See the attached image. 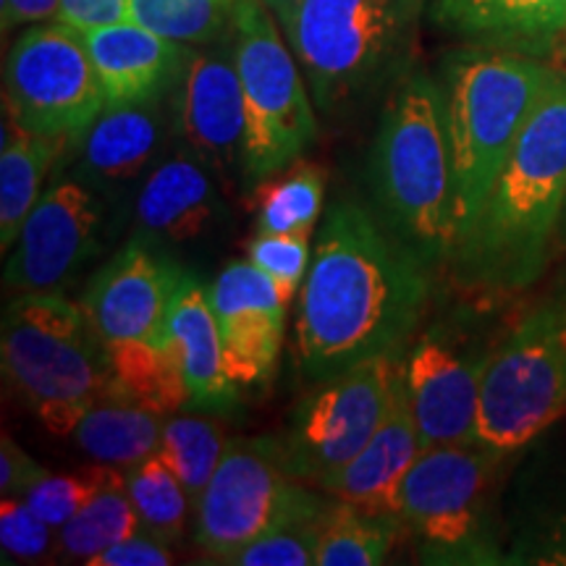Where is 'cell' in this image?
Listing matches in <instances>:
<instances>
[{
	"label": "cell",
	"instance_id": "obj_35",
	"mask_svg": "<svg viewBox=\"0 0 566 566\" xmlns=\"http://www.w3.org/2000/svg\"><path fill=\"white\" fill-rule=\"evenodd\" d=\"M310 239H313V233L258 231L247 244V260L258 265L279 286L286 304L300 292L304 279H307L310 263H313Z\"/></svg>",
	"mask_w": 566,
	"mask_h": 566
},
{
	"label": "cell",
	"instance_id": "obj_10",
	"mask_svg": "<svg viewBox=\"0 0 566 566\" xmlns=\"http://www.w3.org/2000/svg\"><path fill=\"white\" fill-rule=\"evenodd\" d=\"M331 506L334 495L289 478L281 438H229L221 464L195 506V543L216 562L229 564L281 522L321 516Z\"/></svg>",
	"mask_w": 566,
	"mask_h": 566
},
{
	"label": "cell",
	"instance_id": "obj_33",
	"mask_svg": "<svg viewBox=\"0 0 566 566\" xmlns=\"http://www.w3.org/2000/svg\"><path fill=\"white\" fill-rule=\"evenodd\" d=\"M336 501V499H334ZM331 512V509H328ZM321 516H294L281 522L250 546L229 558L231 566H313L317 564V546H321L323 522Z\"/></svg>",
	"mask_w": 566,
	"mask_h": 566
},
{
	"label": "cell",
	"instance_id": "obj_22",
	"mask_svg": "<svg viewBox=\"0 0 566 566\" xmlns=\"http://www.w3.org/2000/svg\"><path fill=\"white\" fill-rule=\"evenodd\" d=\"M168 134L163 101L111 105L76 142L80 176L97 192H116L150 166Z\"/></svg>",
	"mask_w": 566,
	"mask_h": 566
},
{
	"label": "cell",
	"instance_id": "obj_5",
	"mask_svg": "<svg viewBox=\"0 0 566 566\" xmlns=\"http://www.w3.org/2000/svg\"><path fill=\"white\" fill-rule=\"evenodd\" d=\"M428 0H302L283 27L317 113L346 118L409 74Z\"/></svg>",
	"mask_w": 566,
	"mask_h": 566
},
{
	"label": "cell",
	"instance_id": "obj_30",
	"mask_svg": "<svg viewBox=\"0 0 566 566\" xmlns=\"http://www.w3.org/2000/svg\"><path fill=\"white\" fill-rule=\"evenodd\" d=\"M126 472V491H129L132 506L137 512L139 533L155 537V541L176 546L187 530L189 501L181 480L174 475V470L163 462L160 454H155L145 462L129 467Z\"/></svg>",
	"mask_w": 566,
	"mask_h": 566
},
{
	"label": "cell",
	"instance_id": "obj_40",
	"mask_svg": "<svg viewBox=\"0 0 566 566\" xmlns=\"http://www.w3.org/2000/svg\"><path fill=\"white\" fill-rule=\"evenodd\" d=\"M61 0H0V17L3 30L11 32L24 24H40V21L59 17Z\"/></svg>",
	"mask_w": 566,
	"mask_h": 566
},
{
	"label": "cell",
	"instance_id": "obj_8",
	"mask_svg": "<svg viewBox=\"0 0 566 566\" xmlns=\"http://www.w3.org/2000/svg\"><path fill=\"white\" fill-rule=\"evenodd\" d=\"M566 415V304L535 307L488 354L478 443L514 454Z\"/></svg>",
	"mask_w": 566,
	"mask_h": 566
},
{
	"label": "cell",
	"instance_id": "obj_17",
	"mask_svg": "<svg viewBox=\"0 0 566 566\" xmlns=\"http://www.w3.org/2000/svg\"><path fill=\"white\" fill-rule=\"evenodd\" d=\"M483 359H470L441 331H428L405 354V384L422 451L478 441Z\"/></svg>",
	"mask_w": 566,
	"mask_h": 566
},
{
	"label": "cell",
	"instance_id": "obj_20",
	"mask_svg": "<svg viewBox=\"0 0 566 566\" xmlns=\"http://www.w3.org/2000/svg\"><path fill=\"white\" fill-rule=\"evenodd\" d=\"M438 30L470 48L546 59L566 30V0H428Z\"/></svg>",
	"mask_w": 566,
	"mask_h": 566
},
{
	"label": "cell",
	"instance_id": "obj_1",
	"mask_svg": "<svg viewBox=\"0 0 566 566\" xmlns=\"http://www.w3.org/2000/svg\"><path fill=\"white\" fill-rule=\"evenodd\" d=\"M428 263L357 202H336L317 237L296 313V357L325 380L405 354L428 304Z\"/></svg>",
	"mask_w": 566,
	"mask_h": 566
},
{
	"label": "cell",
	"instance_id": "obj_13",
	"mask_svg": "<svg viewBox=\"0 0 566 566\" xmlns=\"http://www.w3.org/2000/svg\"><path fill=\"white\" fill-rule=\"evenodd\" d=\"M103 223L105 205L87 181H53L6 258L3 286L13 294L59 289L101 252Z\"/></svg>",
	"mask_w": 566,
	"mask_h": 566
},
{
	"label": "cell",
	"instance_id": "obj_31",
	"mask_svg": "<svg viewBox=\"0 0 566 566\" xmlns=\"http://www.w3.org/2000/svg\"><path fill=\"white\" fill-rule=\"evenodd\" d=\"M226 446H229V438H226L223 428L208 417L176 415L166 420L158 454L181 480L184 491L192 501V509L200 504L212 472L221 464Z\"/></svg>",
	"mask_w": 566,
	"mask_h": 566
},
{
	"label": "cell",
	"instance_id": "obj_4",
	"mask_svg": "<svg viewBox=\"0 0 566 566\" xmlns=\"http://www.w3.org/2000/svg\"><path fill=\"white\" fill-rule=\"evenodd\" d=\"M556 71L533 55L485 48H470L446 59L441 90L454 168L457 244L478 221L516 139L556 80Z\"/></svg>",
	"mask_w": 566,
	"mask_h": 566
},
{
	"label": "cell",
	"instance_id": "obj_11",
	"mask_svg": "<svg viewBox=\"0 0 566 566\" xmlns=\"http://www.w3.org/2000/svg\"><path fill=\"white\" fill-rule=\"evenodd\" d=\"M405 354H380L317 386L296 405L283 443L289 478L321 488L352 462L391 407Z\"/></svg>",
	"mask_w": 566,
	"mask_h": 566
},
{
	"label": "cell",
	"instance_id": "obj_38",
	"mask_svg": "<svg viewBox=\"0 0 566 566\" xmlns=\"http://www.w3.org/2000/svg\"><path fill=\"white\" fill-rule=\"evenodd\" d=\"M45 475V467L34 462L11 436L0 438V493L24 499V493Z\"/></svg>",
	"mask_w": 566,
	"mask_h": 566
},
{
	"label": "cell",
	"instance_id": "obj_29",
	"mask_svg": "<svg viewBox=\"0 0 566 566\" xmlns=\"http://www.w3.org/2000/svg\"><path fill=\"white\" fill-rule=\"evenodd\" d=\"M325 171L313 160H294L271 179L254 184L252 210L258 231L313 233L323 212Z\"/></svg>",
	"mask_w": 566,
	"mask_h": 566
},
{
	"label": "cell",
	"instance_id": "obj_12",
	"mask_svg": "<svg viewBox=\"0 0 566 566\" xmlns=\"http://www.w3.org/2000/svg\"><path fill=\"white\" fill-rule=\"evenodd\" d=\"M103 108L82 32L55 21L19 34L6 55L3 111L24 129L76 145Z\"/></svg>",
	"mask_w": 566,
	"mask_h": 566
},
{
	"label": "cell",
	"instance_id": "obj_28",
	"mask_svg": "<svg viewBox=\"0 0 566 566\" xmlns=\"http://www.w3.org/2000/svg\"><path fill=\"white\" fill-rule=\"evenodd\" d=\"M113 399L171 415L189 407V386L171 344L132 342L111 346Z\"/></svg>",
	"mask_w": 566,
	"mask_h": 566
},
{
	"label": "cell",
	"instance_id": "obj_39",
	"mask_svg": "<svg viewBox=\"0 0 566 566\" xmlns=\"http://www.w3.org/2000/svg\"><path fill=\"white\" fill-rule=\"evenodd\" d=\"M174 564L171 546L155 541V537L137 533L116 543L101 556H95L90 566H168Z\"/></svg>",
	"mask_w": 566,
	"mask_h": 566
},
{
	"label": "cell",
	"instance_id": "obj_14",
	"mask_svg": "<svg viewBox=\"0 0 566 566\" xmlns=\"http://www.w3.org/2000/svg\"><path fill=\"white\" fill-rule=\"evenodd\" d=\"M184 273L163 247L132 239L84 289L82 307L105 349L118 344H168V310Z\"/></svg>",
	"mask_w": 566,
	"mask_h": 566
},
{
	"label": "cell",
	"instance_id": "obj_19",
	"mask_svg": "<svg viewBox=\"0 0 566 566\" xmlns=\"http://www.w3.org/2000/svg\"><path fill=\"white\" fill-rule=\"evenodd\" d=\"M212 176L187 147L155 166L134 205V239L168 247L205 237L221 216V197Z\"/></svg>",
	"mask_w": 566,
	"mask_h": 566
},
{
	"label": "cell",
	"instance_id": "obj_16",
	"mask_svg": "<svg viewBox=\"0 0 566 566\" xmlns=\"http://www.w3.org/2000/svg\"><path fill=\"white\" fill-rule=\"evenodd\" d=\"M226 370L239 388L268 386L279 367L286 300L250 260H231L208 286Z\"/></svg>",
	"mask_w": 566,
	"mask_h": 566
},
{
	"label": "cell",
	"instance_id": "obj_3",
	"mask_svg": "<svg viewBox=\"0 0 566 566\" xmlns=\"http://www.w3.org/2000/svg\"><path fill=\"white\" fill-rule=\"evenodd\" d=\"M370 189L384 223L424 263L451 258L457 212L443 90L420 71L396 84L380 113Z\"/></svg>",
	"mask_w": 566,
	"mask_h": 566
},
{
	"label": "cell",
	"instance_id": "obj_15",
	"mask_svg": "<svg viewBox=\"0 0 566 566\" xmlns=\"http://www.w3.org/2000/svg\"><path fill=\"white\" fill-rule=\"evenodd\" d=\"M174 124L184 147L212 174L223 179L242 174L247 111L231 53V34L223 51H192L174 90Z\"/></svg>",
	"mask_w": 566,
	"mask_h": 566
},
{
	"label": "cell",
	"instance_id": "obj_6",
	"mask_svg": "<svg viewBox=\"0 0 566 566\" xmlns=\"http://www.w3.org/2000/svg\"><path fill=\"white\" fill-rule=\"evenodd\" d=\"M3 375L13 394L55 436L113 399L111 354L82 304L59 289L17 294L3 310Z\"/></svg>",
	"mask_w": 566,
	"mask_h": 566
},
{
	"label": "cell",
	"instance_id": "obj_42",
	"mask_svg": "<svg viewBox=\"0 0 566 566\" xmlns=\"http://www.w3.org/2000/svg\"><path fill=\"white\" fill-rule=\"evenodd\" d=\"M263 3L271 9L275 21H279L281 27H286L289 21L294 19V13H296V9H300L302 0H263Z\"/></svg>",
	"mask_w": 566,
	"mask_h": 566
},
{
	"label": "cell",
	"instance_id": "obj_34",
	"mask_svg": "<svg viewBox=\"0 0 566 566\" xmlns=\"http://www.w3.org/2000/svg\"><path fill=\"white\" fill-rule=\"evenodd\" d=\"M32 512L24 499L3 495L0 504V548L3 564L59 562V533Z\"/></svg>",
	"mask_w": 566,
	"mask_h": 566
},
{
	"label": "cell",
	"instance_id": "obj_25",
	"mask_svg": "<svg viewBox=\"0 0 566 566\" xmlns=\"http://www.w3.org/2000/svg\"><path fill=\"white\" fill-rule=\"evenodd\" d=\"M163 428H166V415L150 412L124 399H105L82 417L71 436L97 464L129 470L158 454Z\"/></svg>",
	"mask_w": 566,
	"mask_h": 566
},
{
	"label": "cell",
	"instance_id": "obj_44",
	"mask_svg": "<svg viewBox=\"0 0 566 566\" xmlns=\"http://www.w3.org/2000/svg\"><path fill=\"white\" fill-rule=\"evenodd\" d=\"M564 223H566V210H564Z\"/></svg>",
	"mask_w": 566,
	"mask_h": 566
},
{
	"label": "cell",
	"instance_id": "obj_26",
	"mask_svg": "<svg viewBox=\"0 0 566 566\" xmlns=\"http://www.w3.org/2000/svg\"><path fill=\"white\" fill-rule=\"evenodd\" d=\"M405 530L394 509L336 499L323 522L317 566L386 564Z\"/></svg>",
	"mask_w": 566,
	"mask_h": 566
},
{
	"label": "cell",
	"instance_id": "obj_18",
	"mask_svg": "<svg viewBox=\"0 0 566 566\" xmlns=\"http://www.w3.org/2000/svg\"><path fill=\"white\" fill-rule=\"evenodd\" d=\"M82 38L103 87L105 108L166 101L192 59L189 45L160 38L132 19L82 32Z\"/></svg>",
	"mask_w": 566,
	"mask_h": 566
},
{
	"label": "cell",
	"instance_id": "obj_2",
	"mask_svg": "<svg viewBox=\"0 0 566 566\" xmlns=\"http://www.w3.org/2000/svg\"><path fill=\"white\" fill-rule=\"evenodd\" d=\"M566 210V71H556L478 221L451 252L459 279L522 292L546 271Z\"/></svg>",
	"mask_w": 566,
	"mask_h": 566
},
{
	"label": "cell",
	"instance_id": "obj_27",
	"mask_svg": "<svg viewBox=\"0 0 566 566\" xmlns=\"http://www.w3.org/2000/svg\"><path fill=\"white\" fill-rule=\"evenodd\" d=\"M137 533L139 520L126 491V472L103 464L101 488L59 527V562L90 564L103 551Z\"/></svg>",
	"mask_w": 566,
	"mask_h": 566
},
{
	"label": "cell",
	"instance_id": "obj_9",
	"mask_svg": "<svg viewBox=\"0 0 566 566\" xmlns=\"http://www.w3.org/2000/svg\"><path fill=\"white\" fill-rule=\"evenodd\" d=\"M506 454L483 443L424 449L396 488L391 509L415 535L422 562L491 564L488 501Z\"/></svg>",
	"mask_w": 566,
	"mask_h": 566
},
{
	"label": "cell",
	"instance_id": "obj_32",
	"mask_svg": "<svg viewBox=\"0 0 566 566\" xmlns=\"http://www.w3.org/2000/svg\"><path fill=\"white\" fill-rule=\"evenodd\" d=\"M237 0H129V19L181 45L229 40Z\"/></svg>",
	"mask_w": 566,
	"mask_h": 566
},
{
	"label": "cell",
	"instance_id": "obj_36",
	"mask_svg": "<svg viewBox=\"0 0 566 566\" xmlns=\"http://www.w3.org/2000/svg\"><path fill=\"white\" fill-rule=\"evenodd\" d=\"M101 480L103 464L87 467L80 475H45L24 493V501L34 514L59 530L95 495Z\"/></svg>",
	"mask_w": 566,
	"mask_h": 566
},
{
	"label": "cell",
	"instance_id": "obj_24",
	"mask_svg": "<svg viewBox=\"0 0 566 566\" xmlns=\"http://www.w3.org/2000/svg\"><path fill=\"white\" fill-rule=\"evenodd\" d=\"M69 147V139L34 134L3 111V134H0V250L3 252H9L17 242L21 226L40 200L42 181Z\"/></svg>",
	"mask_w": 566,
	"mask_h": 566
},
{
	"label": "cell",
	"instance_id": "obj_41",
	"mask_svg": "<svg viewBox=\"0 0 566 566\" xmlns=\"http://www.w3.org/2000/svg\"><path fill=\"white\" fill-rule=\"evenodd\" d=\"M522 562L566 566V514L548 530H543V535L537 537L535 546L527 551V558H522Z\"/></svg>",
	"mask_w": 566,
	"mask_h": 566
},
{
	"label": "cell",
	"instance_id": "obj_37",
	"mask_svg": "<svg viewBox=\"0 0 566 566\" xmlns=\"http://www.w3.org/2000/svg\"><path fill=\"white\" fill-rule=\"evenodd\" d=\"M55 21L76 32L103 30L129 21V0H61Z\"/></svg>",
	"mask_w": 566,
	"mask_h": 566
},
{
	"label": "cell",
	"instance_id": "obj_7",
	"mask_svg": "<svg viewBox=\"0 0 566 566\" xmlns=\"http://www.w3.org/2000/svg\"><path fill=\"white\" fill-rule=\"evenodd\" d=\"M279 27L263 0H237L231 53L244 92L247 184L271 179L300 160L317 139L313 95Z\"/></svg>",
	"mask_w": 566,
	"mask_h": 566
},
{
	"label": "cell",
	"instance_id": "obj_21",
	"mask_svg": "<svg viewBox=\"0 0 566 566\" xmlns=\"http://www.w3.org/2000/svg\"><path fill=\"white\" fill-rule=\"evenodd\" d=\"M168 344L189 386V407L233 412L239 405V386L226 370L221 331L212 315L208 286H202L195 273H184L168 310Z\"/></svg>",
	"mask_w": 566,
	"mask_h": 566
},
{
	"label": "cell",
	"instance_id": "obj_23",
	"mask_svg": "<svg viewBox=\"0 0 566 566\" xmlns=\"http://www.w3.org/2000/svg\"><path fill=\"white\" fill-rule=\"evenodd\" d=\"M420 454L422 443L412 407H409L405 367H401L394 384L391 407H388L380 428L349 464L321 483V491L334 499L354 501V504L391 509L396 488Z\"/></svg>",
	"mask_w": 566,
	"mask_h": 566
},
{
	"label": "cell",
	"instance_id": "obj_43",
	"mask_svg": "<svg viewBox=\"0 0 566 566\" xmlns=\"http://www.w3.org/2000/svg\"><path fill=\"white\" fill-rule=\"evenodd\" d=\"M551 59H554V66L558 71H566V30L562 32V38L556 40L554 51H551Z\"/></svg>",
	"mask_w": 566,
	"mask_h": 566
}]
</instances>
